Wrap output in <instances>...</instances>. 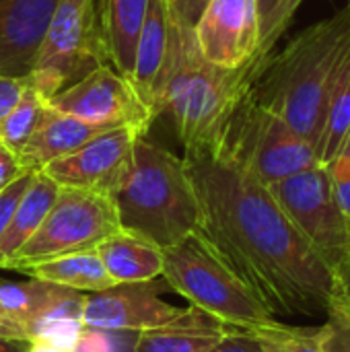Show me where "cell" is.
Listing matches in <instances>:
<instances>
[{
  "mask_svg": "<svg viewBox=\"0 0 350 352\" xmlns=\"http://www.w3.org/2000/svg\"><path fill=\"white\" fill-rule=\"evenodd\" d=\"M200 202L198 235L278 322H324L336 276L268 186L223 155L184 157Z\"/></svg>",
  "mask_w": 350,
  "mask_h": 352,
  "instance_id": "obj_1",
  "label": "cell"
},
{
  "mask_svg": "<svg viewBox=\"0 0 350 352\" xmlns=\"http://www.w3.org/2000/svg\"><path fill=\"white\" fill-rule=\"evenodd\" d=\"M262 62L264 58H256L241 68L215 66L200 56L192 29L173 21L155 109L157 116L163 111L171 116L186 157L221 153L229 124Z\"/></svg>",
  "mask_w": 350,
  "mask_h": 352,
  "instance_id": "obj_2",
  "label": "cell"
},
{
  "mask_svg": "<svg viewBox=\"0 0 350 352\" xmlns=\"http://www.w3.org/2000/svg\"><path fill=\"white\" fill-rule=\"evenodd\" d=\"M349 47L350 10L342 8L303 29L281 54H268L250 93L320 148L330 93Z\"/></svg>",
  "mask_w": 350,
  "mask_h": 352,
  "instance_id": "obj_3",
  "label": "cell"
},
{
  "mask_svg": "<svg viewBox=\"0 0 350 352\" xmlns=\"http://www.w3.org/2000/svg\"><path fill=\"white\" fill-rule=\"evenodd\" d=\"M120 231L142 237L161 250L200 227V202L184 159L140 136L132 161L109 194Z\"/></svg>",
  "mask_w": 350,
  "mask_h": 352,
  "instance_id": "obj_4",
  "label": "cell"
},
{
  "mask_svg": "<svg viewBox=\"0 0 350 352\" xmlns=\"http://www.w3.org/2000/svg\"><path fill=\"white\" fill-rule=\"evenodd\" d=\"M161 278L190 305L227 326L254 330L274 320L198 233L163 250Z\"/></svg>",
  "mask_w": 350,
  "mask_h": 352,
  "instance_id": "obj_5",
  "label": "cell"
},
{
  "mask_svg": "<svg viewBox=\"0 0 350 352\" xmlns=\"http://www.w3.org/2000/svg\"><path fill=\"white\" fill-rule=\"evenodd\" d=\"M109 62L97 0H60L37 47L31 85L47 101Z\"/></svg>",
  "mask_w": 350,
  "mask_h": 352,
  "instance_id": "obj_6",
  "label": "cell"
},
{
  "mask_svg": "<svg viewBox=\"0 0 350 352\" xmlns=\"http://www.w3.org/2000/svg\"><path fill=\"white\" fill-rule=\"evenodd\" d=\"M264 186L320 163L318 148L285 120L262 107L252 93L235 111L221 153Z\"/></svg>",
  "mask_w": 350,
  "mask_h": 352,
  "instance_id": "obj_7",
  "label": "cell"
},
{
  "mask_svg": "<svg viewBox=\"0 0 350 352\" xmlns=\"http://www.w3.org/2000/svg\"><path fill=\"white\" fill-rule=\"evenodd\" d=\"M120 231L116 206L107 194L60 188L41 227L14 254L6 270L56 256L93 250Z\"/></svg>",
  "mask_w": 350,
  "mask_h": 352,
  "instance_id": "obj_8",
  "label": "cell"
},
{
  "mask_svg": "<svg viewBox=\"0 0 350 352\" xmlns=\"http://www.w3.org/2000/svg\"><path fill=\"white\" fill-rule=\"evenodd\" d=\"M268 190L309 248L336 272L350 258V225L334 198L328 167L318 163Z\"/></svg>",
  "mask_w": 350,
  "mask_h": 352,
  "instance_id": "obj_9",
  "label": "cell"
},
{
  "mask_svg": "<svg viewBox=\"0 0 350 352\" xmlns=\"http://www.w3.org/2000/svg\"><path fill=\"white\" fill-rule=\"evenodd\" d=\"M47 105L99 130L132 128L142 136L157 118L132 80L107 64L47 99Z\"/></svg>",
  "mask_w": 350,
  "mask_h": 352,
  "instance_id": "obj_10",
  "label": "cell"
},
{
  "mask_svg": "<svg viewBox=\"0 0 350 352\" xmlns=\"http://www.w3.org/2000/svg\"><path fill=\"white\" fill-rule=\"evenodd\" d=\"M142 134L132 128H113L97 134L80 148L47 163L45 173L60 188L111 194L130 167L134 144Z\"/></svg>",
  "mask_w": 350,
  "mask_h": 352,
  "instance_id": "obj_11",
  "label": "cell"
},
{
  "mask_svg": "<svg viewBox=\"0 0 350 352\" xmlns=\"http://www.w3.org/2000/svg\"><path fill=\"white\" fill-rule=\"evenodd\" d=\"M192 33L198 52L206 62L221 68H241L258 58V2L208 0Z\"/></svg>",
  "mask_w": 350,
  "mask_h": 352,
  "instance_id": "obj_12",
  "label": "cell"
},
{
  "mask_svg": "<svg viewBox=\"0 0 350 352\" xmlns=\"http://www.w3.org/2000/svg\"><path fill=\"white\" fill-rule=\"evenodd\" d=\"M169 287L163 278L146 283L113 285L105 291L87 293L83 305V322L87 328L111 332H142L171 322L184 311L163 299Z\"/></svg>",
  "mask_w": 350,
  "mask_h": 352,
  "instance_id": "obj_13",
  "label": "cell"
},
{
  "mask_svg": "<svg viewBox=\"0 0 350 352\" xmlns=\"http://www.w3.org/2000/svg\"><path fill=\"white\" fill-rule=\"evenodd\" d=\"M60 0H0V74L29 76Z\"/></svg>",
  "mask_w": 350,
  "mask_h": 352,
  "instance_id": "obj_14",
  "label": "cell"
},
{
  "mask_svg": "<svg viewBox=\"0 0 350 352\" xmlns=\"http://www.w3.org/2000/svg\"><path fill=\"white\" fill-rule=\"evenodd\" d=\"M231 328L233 326L190 305L171 322L138 332L134 352H206Z\"/></svg>",
  "mask_w": 350,
  "mask_h": 352,
  "instance_id": "obj_15",
  "label": "cell"
},
{
  "mask_svg": "<svg viewBox=\"0 0 350 352\" xmlns=\"http://www.w3.org/2000/svg\"><path fill=\"white\" fill-rule=\"evenodd\" d=\"M101 132L105 130H99L87 122L56 111L45 101V107L31 138L19 153V161L27 171H41L47 163L70 155Z\"/></svg>",
  "mask_w": 350,
  "mask_h": 352,
  "instance_id": "obj_16",
  "label": "cell"
},
{
  "mask_svg": "<svg viewBox=\"0 0 350 352\" xmlns=\"http://www.w3.org/2000/svg\"><path fill=\"white\" fill-rule=\"evenodd\" d=\"M171 14L165 0H149L146 14L138 33L136 54H134V70H132V85L144 103L155 111L157 101V87L163 72V64L167 58V47L171 39Z\"/></svg>",
  "mask_w": 350,
  "mask_h": 352,
  "instance_id": "obj_17",
  "label": "cell"
},
{
  "mask_svg": "<svg viewBox=\"0 0 350 352\" xmlns=\"http://www.w3.org/2000/svg\"><path fill=\"white\" fill-rule=\"evenodd\" d=\"M95 252L113 285L146 283L163 274V250L132 233L118 231L97 243Z\"/></svg>",
  "mask_w": 350,
  "mask_h": 352,
  "instance_id": "obj_18",
  "label": "cell"
},
{
  "mask_svg": "<svg viewBox=\"0 0 350 352\" xmlns=\"http://www.w3.org/2000/svg\"><path fill=\"white\" fill-rule=\"evenodd\" d=\"M149 0H97L99 23L111 66L124 76H132L138 33Z\"/></svg>",
  "mask_w": 350,
  "mask_h": 352,
  "instance_id": "obj_19",
  "label": "cell"
},
{
  "mask_svg": "<svg viewBox=\"0 0 350 352\" xmlns=\"http://www.w3.org/2000/svg\"><path fill=\"white\" fill-rule=\"evenodd\" d=\"M17 270L31 278L54 283L58 287L72 289L78 293H97L113 287V280L109 278L95 248L25 264Z\"/></svg>",
  "mask_w": 350,
  "mask_h": 352,
  "instance_id": "obj_20",
  "label": "cell"
},
{
  "mask_svg": "<svg viewBox=\"0 0 350 352\" xmlns=\"http://www.w3.org/2000/svg\"><path fill=\"white\" fill-rule=\"evenodd\" d=\"M85 295L72 289H62L41 311L31 320L27 338L31 342H43L60 351L72 352L83 330V305Z\"/></svg>",
  "mask_w": 350,
  "mask_h": 352,
  "instance_id": "obj_21",
  "label": "cell"
},
{
  "mask_svg": "<svg viewBox=\"0 0 350 352\" xmlns=\"http://www.w3.org/2000/svg\"><path fill=\"white\" fill-rule=\"evenodd\" d=\"M60 186L52 182L45 173L35 171L31 177V184L27 186L25 194L21 196L10 223L6 227V233L0 243V268L6 270L14 254L29 241V237L41 227L43 219L47 217Z\"/></svg>",
  "mask_w": 350,
  "mask_h": 352,
  "instance_id": "obj_22",
  "label": "cell"
},
{
  "mask_svg": "<svg viewBox=\"0 0 350 352\" xmlns=\"http://www.w3.org/2000/svg\"><path fill=\"white\" fill-rule=\"evenodd\" d=\"M64 287L39 278L0 283V330L27 338L31 320L45 307ZM29 340V338H27Z\"/></svg>",
  "mask_w": 350,
  "mask_h": 352,
  "instance_id": "obj_23",
  "label": "cell"
},
{
  "mask_svg": "<svg viewBox=\"0 0 350 352\" xmlns=\"http://www.w3.org/2000/svg\"><path fill=\"white\" fill-rule=\"evenodd\" d=\"M350 132V47L342 58L338 76L334 80L328 109H326V124L320 140V163L328 165L342 148Z\"/></svg>",
  "mask_w": 350,
  "mask_h": 352,
  "instance_id": "obj_24",
  "label": "cell"
},
{
  "mask_svg": "<svg viewBox=\"0 0 350 352\" xmlns=\"http://www.w3.org/2000/svg\"><path fill=\"white\" fill-rule=\"evenodd\" d=\"M45 107V99L39 95V91L29 85L27 91L21 95L19 103L10 109V113L6 116V120L0 126V142L10 148L17 157L23 151V146L27 144V140L31 138L41 111Z\"/></svg>",
  "mask_w": 350,
  "mask_h": 352,
  "instance_id": "obj_25",
  "label": "cell"
},
{
  "mask_svg": "<svg viewBox=\"0 0 350 352\" xmlns=\"http://www.w3.org/2000/svg\"><path fill=\"white\" fill-rule=\"evenodd\" d=\"M262 352H326L320 342V326H297L272 320L254 328Z\"/></svg>",
  "mask_w": 350,
  "mask_h": 352,
  "instance_id": "obj_26",
  "label": "cell"
},
{
  "mask_svg": "<svg viewBox=\"0 0 350 352\" xmlns=\"http://www.w3.org/2000/svg\"><path fill=\"white\" fill-rule=\"evenodd\" d=\"M320 326V342L326 352H350V301L336 289Z\"/></svg>",
  "mask_w": 350,
  "mask_h": 352,
  "instance_id": "obj_27",
  "label": "cell"
},
{
  "mask_svg": "<svg viewBox=\"0 0 350 352\" xmlns=\"http://www.w3.org/2000/svg\"><path fill=\"white\" fill-rule=\"evenodd\" d=\"M136 336L138 332H111L85 326L72 352H134Z\"/></svg>",
  "mask_w": 350,
  "mask_h": 352,
  "instance_id": "obj_28",
  "label": "cell"
},
{
  "mask_svg": "<svg viewBox=\"0 0 350 352\" xmlns=\"http://www.w3.org/2000/svg\"><path fill=\"white\" fill-rule=\"evenodd\" d=\"M326 167L330 173L334 198L350 225V155L347 151H340Z\"/></svg>",
  "mask_w": 350,
  "mask_h": 352,
  "instance_id": "obj_29",
  "label": "cell"
},
{
  "mask_svg": "<svg viewBox=\"0 0 350 352\" xmlns=\"http://www.w3.org/2000/svg\"><path fill=\"white\" fill-rule=\"evenodd\" d=\"M35 171H27L23 173L17 182H12L6 190L0 192V243H2V237L6 233V227L10 223V217L21 200V196L25 194L27 186L31 184V177H33Z\"/></svg>",
  "mask_w": 350,
  "mask_h": 352,
  "instance_id": "obj_30",
  "label": "cell"
},
{
  "mask_svg": "<svg viewBox=\"0 0 350 352\" xmlns=\"http://www.w3.org/2000/svg\"><path fill=\"white\" fill-rule=\"evenodd\" d=\"M206 352H262V344L254 330L231 328L212 349Z\"/></svg>",
  "mask_w": 350,
  "mask_h": 352,
  "instance_id": "obj_31",
  "label": "cell"
},
{
  "mask_svg": "<svg viewBox=\"0 0 350 352\" xmlns=\"http://www.w3.org/2000/svg\"><path fill=\"white\" fill-rule=\"evenodd\" d=\"M31 85L29 76H6L0 74V126L10 113V109L19 103L21 95Z\"/></svg>",
  "mask_w": 350,
  "mask_h": 352,
  "instance_id": "obj_32",
  "label": "cell"
},
{
  "mask_svg": "<svg viewBox=\"0 0 350 352\" xmlns=\"http://www.w3.org/2000/svg\"><path fill=\"white\" fill-rule=\"evenodd\" d=\"M171 19L184 29H194L200 12L204 10L208 0H165Z\"/></svg>",
  "mask_w": 350,
  "mask_h": 352,
  "instance_id": "obj_33",
  "label": "cell"
},
{
  "mask_svg": "<svg viewBox=\"0 0 350 352\" xmlns=\"http://www.w3.org/2000/svg\"><path fill=\"white\" fill-rule=\"evenodd\" d=\"M303 4V0H281V6L276 10V16H274V25H272V31H270V37L266 41V50L264 54H272V47L276 45V41L281 39V35L287 31V27L291 25L297 8Z\"/></svg>",
  "mask_w": 350,
  "mask_h": 352,
  "instance_id": "obj_34",
  "label": "cell"
},
{
  "mask_svg": "<svg viewBox=\"0 0 350 352\" xmlns=\"http://www.w3.org/2000/svg\"><path fill=\"white\" fill-rule=\"evenodd\" d=\"M23 173H27V169L21 165L19 157L0 142V192L17 182Z\"/></svg>",
  "mask_w": 350,
  "mask_h": 352,
  "instance_id": "obj_35",
  "label": "cell"
},
{
  "mask_svg": "<svg viewBox=\"0 0 350 352\" xmlns=\"http://www.w3.org/2000/svg\"><path fill=\"white\" fill-rule=\"evenodd\" d=\"M258 2V14H260V47H258V58H266V41L270 37L272 25L276 10L281 6V0H256Z\"/></svg>",
  "mask_w": 350,
  "mask_h": 352,
  "instance_id": "obj_36",
  "label": "cell"
},
{
  "mask_svg": "<svg viewBox=\"0 0 350 352\" xmlns=\"http://www.w3.org/2000/svg\"><path fill=\"white\" fill-rule=\"evenodd\" d=\"M29 346H31V340L0 330V352H27Z\"/></svg>",
  "mask_w": 350,
  "mask_h": 352,
  "instance_id": "obj_37",
  "label": "cell"
},
{
  "mask_svg": "<svg viewBox=\"0 0 350 352\" xmlns=\"http://www.w3.org/2000/svg\"><path fill=\"white\" fill-rule=\"evenodd\" d=\"M336 276V289L350 301V258L334 272Z\"/></svg>",
  "mask_w": 350,
  "mask_h": 352,
  "instance_id": "obj_38",
  "label": "cell"
},
{
  "mask_svg": "<svg viewBox=\"0 0 350 352\" xmlns=\"http://www.w3.org/2000/svg\"><path fill=\"white\" fill-rule=\"evenodd\" d=\"M27 352H66V351L54 349V346H50V344H43V342H31V346H29V351Z\"/></svg>",
  "mask_w": 350,
  "mask_h": 352,
  "instance_id": "obj_39",
  "label": "cell"
},
{
  "mask_svg": "<svg viewBox=\"0 0 350 352\" xmlns=\"http://www.w3.org/2000/svg\"><path fill=\"white\" fill-rule=\"evenodd\" d=\"M340 151H347L350 155V132H349V136H347V140H344V144H342V148Z\"/></svg>",
  "mask_w": 350,
  "mask_h": 352,
  "instance_id": "obj_40",
  "label": "cell"
},
{
  "mask_svg": "<svg viewBox=\"0 0 350 352\" xmlns=\"http://www.w3.org/2000/svg\"><path fill=\"white\" fill-rule=\"evenodd\" d=\"M347 8H349V10H350V0H349V4H347Z\"/></svg>",
  "mask_w": 350,
  "mask_h": 352,
  "instance_id": "obj_41",
  "label": "cell"
}]
</instances>
